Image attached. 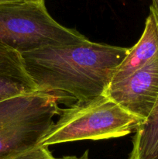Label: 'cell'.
<instances>
[{"label": "cell", "instance_id": "cell-11", "mask_svg": "<svg viewBox=\"0 0 158 159\" xmlns=\"http://www.w3.org/2000/svg\"><path fill=\"white\" fill-rule=\"evenodd\" d=\"M22 1H33V0H0V3L13 2H22Z\"/></svg>", "mask_w": 158, "mask_h": 159}, {"label": "cell", "instance_id": "cell-4", "mask_svg": "<svg viewBox=\"0 0 158 159\" xmlns=\"http://www.w3.org/2000/svg\"><path fill=\"white\" fill-rule=\"evenodd\" d=\"M57 98L31 93L0 102V159H6L40 144L60 113Z\"/></svg>", "mask_w": 158, "mask_h": 159}, {"label": "cell", "instance_id": "cell-13", "mask_svg": "<svg viewBox=\"0 0 158 159\" xmlns=\"http://www.w3.org/2000/svg\"><path fill=\"white\" fill-rule=\"evenodd\" d=\"M33 1H44V0H33Z\"/></svg>", "mask_w": 158, "mask_h": 159}, {"label": "cell", "instance_id": "cell-7", "mask_svg": "<svg viewBox=\"0 0 158 159\" xmlns=\"http://www.w3.org/2000/svg\"><path fill=\"white\" fill-rule=\"evenodd\" d=\"M37 92L21 54L0 43V102Z\"/></svg>", "mask_w": 158, "mask_h": 159}, {"label": "cell", "instance_id": "cell-2", "mask_svg": "<svg viewBox=\"0 0 158 159\" xmlns=\"http://www.w3.org/2000/svg\"><path fill=\"white\" fill-rule=\"evenodd\" d=\"M143 122L102 95L76 102L62 110L39 145L48 147L82 140L121 138L135 133Z\"/></svg>", "mask_w": 158, "mask_h": 159}, {"label": "cell", "instance_id": "cell-9", "mask_svg": "<svg viewBox=\"0 0 158 159\" xmlns=\"http://www.w3.org/2000/svg\"><path fill=\"white\" fill-rule=\"evenodd\" d=\"M6 159H57L52 155L47 147L38 145Z\"/></svg>", "mask_w": 158, "mask_h": 159}, {"label": "cell", "instance_id": "cell-12", "mask_svg": "<svg viewBox=\"0 0 158 159\" xmlns=\"http://www.w3.org/2000/svg\"><path fill=\"white\" fill-rule=\"evenodd\" d=\"M152 5L154 6V8L157 10L158 12V0H153V4Z\"/></svg>", "mask_w": 158, "mask_h": 159}, {"label": "cell", "instance_id": "cell-10", "mask_svg": "<svg viewBox=\"0 0 158 159\" xmlns=\"http://www.w3.org/2000/svg\"><path fill=\"white\" fill-rule=\"evenodd\" d=\"M60 159H89L88 158V151H85L81 156H75V155H69V156H64Z\"/></svg>", "mask_w": 158, "mask_h": 159}, {"label": "cell", "instance_id": "cell-8", "mask_svg": "<svg viewBox=\"0 0 158 159\" xmlns=\"http://www.w3.org/2000/svg\"><path fill=\"white\" fill-rule=\"evenodd\" d=\"M129 159H158V101L135 132Z\"/></svg>", "mask_w": 158, "mask_h": 159}, {"label": "cell", "instance_id": "cell-5", "mask_svg": "<svg viewBox=\"0 0 158 159\" xmlns=\"http://www.w3.org/2000/svg\"><path fill=\"white\" fill-rule=\"evenodd\" d=\"M104 95L144 122L158 101V54L126 79L111 84Z\"/></svg>", "mask_w": 158, "mask_h": 159}, {"label": "cell", "instance_id": "cell-1", "mask_svg": "<svg viewBox=\"0 0 158 159\" xmlns=\"http://www.w3.org/2000/svg\"><path fill=\"white\" fill-rule=\"evenodd\" d=\"M128 51L88 40L21 55L37 92L80 102L105 94Z\"/></svg>", "mask_w": 158, "mask_h": 159}, {"label": "cell", "instance_id": "cell-3", "mask_svg": "<svg viewBox=\"0 0 158 159\" xmlns=\"http://www.w3.org/2000/svg\"><path fill=\"white\" fill-rule=\"evenodd\" d=\"M85 40L78 31L57 23L44 1L0 3V43L20 54Z\"/></svg>", "mask_w": 158, "mask_h": 159}, {"label": "cell", "instance_id": "cell-6", "mask_svg": "<svg viewBox=\"0 0 158 159\" xmlns=\"http://www.w3.org/2000/svg\"><path fill=\"white\" fill-rule=\"evenodd\" d=\"M158 54V12L153 5L146 19L143 32L137 43L129 48L126 56L116 68L111 84L126 79L141 69ZM110 84V85H111Z\"/></svg>", "mask_w": 158, "mask_h": 159}]
</instances>
